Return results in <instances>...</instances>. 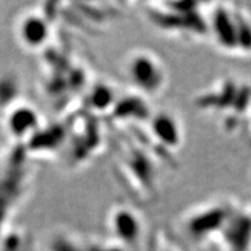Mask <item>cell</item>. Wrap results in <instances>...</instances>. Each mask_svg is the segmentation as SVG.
Returning a JSON list of instances; mask_svg holds the SVG:
<instances>
[{"mask_svg":"<svg viewBox=\"0 0 251 251\" xmlns=\"http://www.w3.org/2000/svg\"><path fill=\"white\" fill-rule=\"evenodd\" d=\"M235 204V200L231 199H213L199 204L182 215V229L196 244L215 241Z\"/></svg>","mask_w":251,"mask_h":251,"instance_id":"cell-3","label":"cell"},{"mask_svg":"<svg viewBox=\"0 0 251 251\" xmlns=\"http://www.w3.org/2000/svg\"><path fill=\"white\" fill-rule=\"evenodd\" d=\"M123 73L133 93L144 98L162 95L168 85V68L164 59L149 48H137L123 60Z\"/></svg>","mask_w":251,"mask_h":251,"instance_id":"cell-2","label":"cell"},{"mask_svg":"<svg viewBox=\"0 0 251 251\" xmlns=\"http://www.w3.org/2000/svg\"><path fill=\"white\" fill-rule=\"evenodd\" d=\"M208 35L221 50L233 55H251V20L232 4H215L206 16Z\"/></svg>","mask_w":251,"mask_h":251,"instance_id":"cell-1","label":"cell"},{"mask_svg":"<svg viewBox=\"0 0 251 251\" xmlns=\"http://www.w3.org/2000/svg\"><path fill=\"white\" fill-rule=\"evenodd\" d=\"M87 104L95 113H112L113 108L118 101L117 91L106 82H96L89 93H87Z\"/></svg>","mask_w":251,"mask_h":251,"instance_id":"cell-9","label":"cell"},{"mask_svg":"<svg viewBox=\"0 0 251 251\" xmlns=\"http://www.w3.org/2000/svg\"><path fill=\"white\" fill-rule=\"evenodd\" d=\"M150 139L156 141L160 148L169 151L178 150L183 141L182 126L177 116L169 110H159L151 114L148 121Z\"/></svg>","mask_w":251,"mask_h":251,"instance_id":"cell-7","label":"cell"},{"mask_svg":"<svg viewBox=\"0 0 251 251\" xmlns=\"http://www.w3.org/2000/svg\"><path fill=\"white\" fill-rule=\"evenodd\" d=\"M18 43L26 50L36 51L45 48L51 36V22L44 10H28L18 18L16 25Z\"/></svg>","mask_w":251,"mask_h":251,"instance_id":"cell-5","label":"cell"},{"mask_svg":"<svg viewBox=\"0 0 251 251\" xmlns=\"http://www.w3.org/2000/svg\"><path fill=\"white\" fill-rule=\"evenodd\" d=\"M49 251H89V245H83L82 241L73 236L62 233L51 238Z\"/></svg>","mask_w":251,"mask_h":251,"instance_id":"cell-10","label":"cell"},{"mask_svg":"<svg viewBox=\"0 0 251 251\" xmlns=\"http://www.w3.org/2000/svg\"><path fill=\"white\" fill-rule=\"evenodd\" d=\"M9 132L17 139H32L41 127V118L35 106L21 102L12 106L7 116Z\"/></svg>","mask_w":251,"mask_h":251,"instance_id":"cell-8","label":"cell"},{"mask_svg":"<svg viewBox=\"0 0 251 251\" xmlns=\"http://www.w3.org/2000/svg\"><path fill=\"white\" fill-rule=\"evenodd\" d=\"M148 251H182V249L173 240L172 235L164 229H158L150 237Z\"/></svg>","mask_w":251,"mask_h":251,"instance_id":"cell-11","label":"cell"},{"mask_svg":"<svg viewBox=\"0 0 251 251\" xmlns=\"http://www.w3.org/2000/svg\"><path fill=\"white\" fill-rule=\"evenodd\" d=\"M108 228L114 241L123 246H131L142 235V221L135 208L126 204L113 206L108 215Z\"/></svg>","mask_w":251,"mask_h":251,"instance_id":"cell-6","label":"cell"},{"mask_svg":"<svg viewBox=\"0 0 251 251\" xmlns=\"http://www.w3.org/2000/svg\"><path fill=\"white\" fill-rule=\"evenodd\" d=\"M225 251H251V202H237L215 241Z\"/></svg>","mask_w":251,"mask_h":251,"instance_id":"cell-4","label":"cell"}]
</instances>
